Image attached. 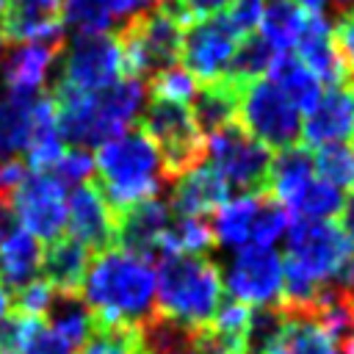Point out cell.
Masks as SVG:
<instances>
[{
	"instance_id": "6da1fadb",
	"label": "cell",
	"mask_w": 354,
	"mask_h": 354,
	"mask_svg": "<svg viewBox=\"0 0 354 354\" xmlns=\"http://www.w3.org/2000/svg\"><path fill=\"white\" fill-rule=\"evenodd\" d=\"M80 299L102 326H141L155 310V268L119 246L91 257Z\"/></svg>"
},
{
	"instance_id": "7a4b0ae2",
	"label": "cell",
	"mask_w": 354,
	"mask_h": 354,
	"mask_svg": "<svg viewBox=\"0 0 354 354\" xmlns=\"http://www.w3.org/2000/svg\"><path fill=\"white\" fill-rule=\"evenodd\" d=\"M50 97L55 102L64 144L88 149L102 147L105 141L127 130V124L138 116L144 105V86L141 80L122 77L100 94H83L55 86Z\"/></svg>"
},
{
	"instance_id": "3957f363",
	"label": "cell",
	"mask_w": 354,
	"mask_h": 354,
	"mask_svg": "<svg viewBox=\"0 0 354 354\" xmlns=\"http://www.w3.org/2000/svg\"><path fill=\"white\" fill-rule=\"evenodd\" d=\"M94 169L100 171L97 188L116 216L138 202L155 199L163 180L158 147L141 127L124 130L97 147Z\"/></svg>"
},
{
	"instance_id": "277c9868",
	"label": "cell",
	"mask_w": 354,
	"mask_h": 354,
	"mask_svg": "<svg viewBox=\"0 0 354 354\" xmlns=\"http://www.w3.org/2000/svg\"><path fill=\"white\" fill-rule=\"evenodd\" d=\"M224 299L221 271L210 257L169 254L155 271V310L183 326H207Z\"/></svg>"
},
{
	"instance_id": "5b68a950",
	"label": "cell",
	"mask_w": 354,
	"mask_h": 354,
	"mask_svg": "<svg viewBox=\"0 0 354 354\" xmlns=\"http://www.w3.org/2000/svg\"><path fill=\"white\" fill-rule=\"evenodd\" d=\"M188 25L191 19L174 0L155 3V8H144L124 19L113 33L122 55V75L133 80H152L163 69L174 66L180 61Z\"/></svg>"
},
{
	"instance_id": "8992f818",
	"label": "cell",
	"mask_w": 354,
	"mask_h": 354,
	"mask_svg": "<svg viewBox=\"0 0 354 354\" xmlns=\"http://www.w3.org/2000/svg\"><path fill=\"white\" fill-rule=\"evenodd\" d=\"M138 127L158 147L163 177L177 180V177H183L185 171H191L194 166H199L205 160L207 138L196 127L194 113H191L188 105L152 97V102L147 105Z\"/></svg>"
},
{
	"instance_id": "52a82bcc",
	"label": "cell",
	"mask_w": 354,
	"mask_h": 354,
	"mask_svg": "<svg viewBox=\"0 0 354 354\" xmlns=\"http://www.w3.org/2000/svg\"><path fill=\"white\" fill-rule=\"evenodd\" d=\"M238 124L268 149H290L301 144L299 111L268 80H254L241 91Z\"/></svg>"
},
{
	"instance_id": "ba28073f",
	"label": "cell",
	"mask_w": 354,
	"mask_h": 354,
	"mask_svg": "<svg viewBox=\"0 0 354 354\" xmlns=\"http://www.w3.org/2000/svg\"><path fill=\"white\" fill-rule=\"evenodd\" d=\"M207 152L210 166L227 180L230 188H238L243 194H260L268 188V171H271V149L254 141L238 122L207 136Z\"/></svg>"
},
{
	"instance_id": "9c48e42d",
	"label": "cell",
	"mask_w": 354,
	"mask_h": 354,
	"mask_svg": "<svg viewBox=\"0 0 354 354\" xmlns=\"http://www.w3.org/2000/svg\"><path fill=\"white\" fill-rule=\"evenodd\" d=\"M61 88L83 91V94H100L111 88L116 80H122V55L116 36L97 33V36H75V41L61 50Z\"/></svg>"
},
{
	"instance_id": "30bf717a",
	"label": "cell",
	"mask_w": 354,
	"mask_h": 354,
	"mask_svg": "<svg viewBox=\"0 0 354 354\" xmlns=\"http://www.w3.org/2000/svg\"><path fill=\"white\" fill-rule=\"evenodd\" d=\"M282 257L271 246H243L221 277L230 299L246 307H271L282 299Z\"/></svg>"
},
{
	"instance_id": "8fae6325",
	"label": "cell",
	"mask_w": 354,
	"mask_h": 354,
	"mask_svg": "<svg viewBox=\"0 0 354 354\" xmlns=\"http://www.w3.org/2000/svg\"><path fill=\"white\" fill-rule=\"evenodd\" d=\"M241 36L235 33V28L227 22L224 14L218 17H207V19H196L185 28L183 36V69L202 83H213L218 77L227 75V66L232 61V53L238 47Z\"/></svg>"
},
{
	"instance_id": "7c38bea8",
	"label": "cell",
	"mask_w": 354,
	"mask_h": 354,
	"mask_svg": "<svg viewBox=\"0 0 354 354\" xmlns=\"http://www.w3.org/2000/svg\"><path fill=\"white\" fill-rule=\"evenodd\" d=\"M19 230L36 241H53L66 227V188L50 174L25 177L22 185L8 199Z\"/></svg>"
},
{
	"instance_id": "4fadbf2b",
	"label": "cell",
	"mask_w": 354,
	"mask_h": 354,
	"mask_svg": "<svg viewBox=\"0 0 354 354\" xmlns=\"http://www.w3.org/2000/svg\"><path fill=\"white\" fill-rule=\"evenodd\" d=\"M66 227L69 235L91 254L116 246V213L105 202L97 183H83L72 188L66 199Z\"/></svg>"
},
{
	"instance_id": "5bb4252c",
	"label": "cell",
	"mask_w": 354,
	"mask_h": 354,
	"mask_svg": "<svg viewBox=\"0 0 354 354\" xmlns=\"http://www.w3.org/2000/svg\"><path fill=\"white\" fill-rule=\"evenodd\" d=\"M171 205L163 199H147L116 216V246L152 263L160 257L163 238L171 227Z\"/></svg>"
},
{
	"instance_id": "9a60e30c",
	"label": "cell",
	"mask_w": 354,
	"mask_h": 354,
	"mask_svg": "<svg viewBox=\"0 0 354 354\" xmlns=\"http://www.w3.org/2000/svg\"><path fill=\"white\" fill-rule=\"evenodd\" d=\"M348 141H354V91L348 86H335L321 94L318 105L307 113L301 124V147L318 149Z\"/></svg>"
},
{
	"instance_id": "2e32d148",
	"label": "cell",
	"mask_w": 354,
	"mask_h": 354,
	"mask_svg": "<svg viewBox=\"0 0 354 354\" xmlns=\"http://www.w3.org/2000/svg\"><path fill=\"white\" fill-rule=\"evenodd\" d=\"M64 0H11L3 17V39L30 44H64Z\"/></svg>"
},
{
	"instance_id": "e0dca14e",
	"label": "cell",
	"mask_w": 354,
	"mask_h": 354,
	"mask_svg": "<svg viewBox=\"0 0 354 354\" xmlns=\"http://www.w3.org/2000/svg\"><path fill=\"white\" fill-rule=\"evenodd\" d=\"M296 58L318 77V83H326L329 88L348 86V72L337 55L335 36L324 14H307L304 28L296 39Z\"/></svg>"
},
{
	"instance_id": "ac0fdd59",
	"label": "cell",
	"mask_w": 354,
	"mask_h": 354,
	"mask_svg": "<svg viewBox=\"0 0 354 354\" xmlns=\"http://www.w3.org/2000/svg\"><path fill=\"white\" fill-rule=\"evenodd\" d=\"M230 199V185L227 180L210 166L199 163L183 177L174 180V194H171V210L177 216H196L205 218L207 213H216L224 202Z\"/></svg>"
},
{
	"instance_id": "d6986e66",
	"label": "cell",
	"mask_w": 354,
	"mask_h": 354,
	"mask_svg": "<svg viewBox=\"0 0 354 354\" xmlns=\"http://www.w3.org/2000/svg\"><path fill=\"white\" fill-rule=\"evenodd\" d=\"M61 50H64V44H41V41L19 44L17 50H11L0 66L8 94L36 97V91L44 86V80L50 75V66L61 55Z\"/></svg>"
},
{
	"instance_id": "ffe728a7",
	"label": "cell",
	"mask_w": 354,
	"mask_h": 354,
	"mask_svg": "<svg viewBox=\"0 0 354 354\" xmlns=\"http://www.w3.org/2000/svg\"><path fill=\"white\" fill-rule=\"evenodd\" d=\"M91 263V252L77 243L72 235H58L41 252V271L44 282L55 293H80L86 271Z\"/></svg>"
},
{
	"instance_id": "44dd1931",
	"label": "cell",
	"mask_w": 354,
	"mask_h": 354,
	"mask_svg": "<svg viewBox=\"0 0 354 354\" xmlns=\"http://www.w3.org/2000/svg\"><path fill=\"white\" fill-rule=\"evenodd\" d=\"M66 144L58 130V116H55V102L50 94H36L30 102V136H28V163L39 174H50L58 158L64 155Z\"/></svg>"
},
{
	"instance_id": "7402d4cb",
	"label": "cell",
	"mask_w": 354,
	"mask_h": 354,
	"mask_svg": "<svg viewBox=\"0 0 354 354\" xmlns=\"http://www.w3.org/2000/svg\"><path fill=\"white\" fill-rule=\"evenodd\" d=\"M241 91L243 86L232 83L230 77H218L213 83H202L194 102V122L202 130V136H213L230 124L238 122V108H241Z\"/></svg>"
},
{
	"instance_id": "603a6c76",
	"label": "cell",
	"mask_w": 354,
	"mask_h": 354,
	"mask_svg": "<svg viewBox=\"0 0 354 354\" xmlns=\"http://www.w3.org/2000/svg\"><path fill=\"white\" fill-rule=\"evenodd\" d=\"M41 268V246L33 235L14 227L8 235L0 238V285L8 290H19L30 279H36V271Z\"/></svg>"
},
{
	"instance_id": "cb8c5ba5",
	"label": "cell",
	"mask_w": 354,
	"mask_h": 354,
	"mask_svg": "<svg viewBox=\"0 0 354 354\" xmlns=\"http://www.w3.org/2000/svg\"><path fill=\"white\" fill-rule=\"evenodd\" d=\"M268 83H274L288 100L290 105L301 113H310L318 100H321V83L318 77L290 53H277L268 69Z\"/></svg>"
},
{
	"instance_id": "d4e9b609",
	"label": "cell",
	"mask_w": 354,
	"mask_h": 354,
	"mask_svg": "<svg viewBox=\"0 0 354 354\" xmlns=\"http://www.w3.org/2000/svg\"><path fill=\"white\" fill-rule=\"evenodd\" d=\"M315 177L313 169V155L307 147L296 144L290 149H282L274 160H271V171H268V194L282 202L285 207L301 194V188Z\"/></svg>"
},
{
	"instance_id": "484cf974",
	"label": "cell",
	"mask_w": 354,
	"mask_h": 354,
	"mask_svg": "<svg viewBox=\"0 0 354 354\" xmlns=\"http://www.w3.org/2000/svg\"><path fill=\"white\" fill-rule=\"evenodd\" d=\"M285 329L268 354H340V343L318 321L290 310H285Z\"/></svg>"
},
{
	"instance_id": "4316f807",
	"label": "cell",
	"mask_w": 354,
	"mask_h": 354,
	"mask_svg": "<svg viewBox=\"0 0 354 354\" xmlns=\"http://www.w3.org/2000/svg\"><path fill=\"white\" fill-rule=\"evenodd\" d=\"M260 194H241L235 199H227L216 210V218L210 224L216 243H221L227 249H243L252 243V224H254Z\"/></svg>"
},
{
	"instance_id": "83f0119b",
	"label": "cell",
	"mask_w": 354,
	"mask_h": 354,
	"mask_svg": "<svg viewBox=\"0 0 354 354\" xmlns=\"http://www.w3.org/2000/svg\"><path fill=\"white\" fill-rule=\"evenodd\" d=\"M44 324L53 332H58L61 337H66L75 348L83 346L97 326L91 310L80 299V293H55V299L44 315Z\"/></svg>"
},
{
	"instance_id": "f1b7e54d",
	"label": "cell",
	"mask_w": 354,
	"mask_h": 354,
	"mask_svg": "<svg viewBox=\"0 0 354 354\" xmlns=\"http://www.w3.org/2000/svg\"><path fill=\"white\" fill-rule=\"evenodd\" d=\"M304 19H307V11H301L296 3H290V0H266L257 33L271 44L274 53H288L290 47H296V39L304 28Z\"/></svg>"
},
{
	"instance_id": "f546056e",
	"label": "cell",
	"mask_w": 354,
	"mask_h": 354,
	"mask_svg": "<svg viewBox=\"0 0 354 354\" xmlns=\"http://www.w3.org/2000/svg\"><path fill=\"white\" fill-rule=\"evenodd\" d=\"M216 238H213V227L205 218L196 216H174L171 227L163 238V249L160 257L169 254H185V257H207V252L213 249Z\"/></svg>"
},
{
	"instance_id": "4dcf8cb0",
	"label": "cell",
	"mask_w": 354,
	"mask_h": 354,
	"mask_svg": "<svg viewBox=\"0 0 354 354\" xmlns=\"http://www.w3.org/2000/svg\"><path fill=\"white\" fill-rule=\"evenodd\" d=\"M30 102L33 97H0V160L25 152L30 136Z\"/></svg>"
},
{
	"instance_id": "1f68e13d",
	"label": "cell",
	"mask_w": 354,
	"mask_h": 354,
	"mask_svg": "<svg viewBox=\"0 0 354 354\" xmlns=\"http://www.w3.org/2000/svg\"><path fill=\"white\" fill-rule=\"evenodd\" d=\"M274 55L277 53L271 50V44L260 33H249L238 41L224 77H230L238 86H249L254 80H263V75H268V69H271Z\"/></svg>"
},
{
	"instance_id": "d6a6232c",
	"label": "cell",
	"mask_w": 354,
	"mask_h": 354,
	"mask_svg": "<svg viewBox=\"0 0 354 354\" xmlns=\"http://www.w3.org/2000/svg\"><path fill=\"white\" fill-rule=\"evenodd\" d=\"M343 210V196L335 185L313 177L301 194L288 205V213L296 218H307V221H329L332 216H337Z\"/></svg>"
},
{
	"instance_id": "836d02e7",
	"label": "cell",
	"mask_w": 354,
	"mask_h": 354,
	"mask_svg": "<svg viewBox=\"0 0 354 354\" xmlns=\"http://www.w3.org/2000/svg\"><path fill=\"white\" fill-rule=\"evenodd\" d=\"M313 169L318 180L340 188L354 191V141L348 144H326L318 147L313 155Z\"/></svg>"
},
{
	"instance_id": "e575fe53",
	"label": "cell",
	"mask_w": 354,
	"mask_h": 354,
	"mask_svg": "<svg viewBox=\"0 0 354 354\" xmlns=\"http://www.w3.org/2000/svg\"><path fill=\"white\" fill-rule=\"evenodd\" d=\"M80 354H149L141 326H102L97 324Z\"/></svg>"
},
{
	"instance_id": "d590c367",
	"label": "cell",
	"mask_w": 354,
	"mask_h": 354,
	"mask_svg": "<svg viewBox=\"0 0 354 354\" xmlns=\"http://www.w3.org/2000/svg\"><path fill=\"white\" fill-rule=\"evenodd\" d=\"M290 227V213L282 202H277L268 191L260 194L257 202V213H254V224H252V243L249 246H271L288 232Z\"/></svg>"
},
{
	"instance_id": "8d00e7d4",
	"label": "cell",
	"mask_w": 354,
	"mask_h": 354,
	"mask_svg": "<svg viewBox=\"0 0 354 354\" xmlns=\"http://www.w3.org/2000/svg\"><path fill=\"white\" fill-rule=\"evenodd\" d=\"M41 318L25 315L19 310H8L0 321V354H25L36 332L41 329Z\"/></svg>"
},
{
	"instance_id": "74e56055",
	"label": "cell",
	"mask_w": 354,
	"mask_h": 354,
	"mask_svg": "<svg viewBox=\"0 0 354 354\" xmlns=\"http://www.w3.org/2000/svg\"><path fill=\"white\" fill-rule=\"evenodd\" d=\"M149 88H152V94L160 97V100H171V102L188 105V102L196 97L199 83H196L183 66H169V69H163L160 75H155V77L149 80Z\"/></svg>"
},
{
	"instance_id": "f35d334b",
	"label": "cell",
	"mask_w": 354,
	"mask_h": 354,
	"mask_svg": "<svg viewBox=\"0 0 354 354\" xmlns=\"http://www.w3.org/2000/svg\"><path fill=\"white\" fill-rule=\"evenodd\" d=\"M91 171H94V158L88 155V149L69 147V149H64V155H61L58 163L53 166L50 177H55L64 188H66V185L77 188V185H83V183L91 177Z\"/></svg>"
},
{
	"instance_id": "ab89813d",
	"label": "cell",
	"mask_w": 354,
	"mask_h": 354,
	"mask_svg": "<svg viewBox=\"0 0 354 354\" xmlns=\"http://www.w3.org/2000/svg\"><path fill=\"white\" fill-rule=\"evenodd\" d=\"M53 299H55V290H53L44 279H30V282L22 285L19 290H14V304H17L14 310H19V313H25V315H36V318L44 321V315H47Z\"/></svg>"
},
{
	"instance_id": "60d3db41",
	"label": "cell",
	"mask_w": 354,
	"mask_h": 354,
	"mask_svg": "<svg viewBox=\"0 0 354 354\" xmlns=\"http://www.w3.org/2000/svg\"><path fill=\"white\" fill-rule=\"evenodd\" d=\"M263 8H266V0H235L224 17L235 28V33L243 39L249 33H257V25L263 19Z\"/></svg>"
},
{
	"instance_id": "b9f144b4",
	"label": "cell",
	"mask_w": 354,
	"mask_h": 354,
	"mask_svg": "<svg viewBox=\"0 0 354 354\" xmlns=\"http://www.w3.org/2000/svg\"><path fill=\"white\" fill-rule=\"evenodd\" d=\"M335 36V47H337V55L348 72V83L354 80V11L351 14H343V19L337 22V28L332 30Z\"/></svg>"
},
{
	"instance_id": "7bdbcfd3",
	"label": "cell",
	"mask_w": 354,
	"mask_h": 354,
	"mask_svg": "<svg viewBox=\"0 0 354 354\" xmlns=\"http://www.w3.org/2000/svg\"><path fill=\"white\" fill-rule=\"evenodd\" d=\"M25 354H75V346L66 337H61L58 332H53L47 324H41V329L36 332V337L30 340Z\"/></svg>"
},
{
	"instance_id": "ee69618b",
	"label": "cell",
	"mask_w": 354,
	"mask_h": 354,
	"mask_svg": "<svg viewBox=\"0 0 354 354\" xmlns=\"http://www.w3.org/2000/svg\"><path fill=\"white\" fill-rule=\"evenodd\" d=\"M174 3L183 8V14L191 22H196V19H207V17L224 14L235 0H174Z\"/></svg>"
},
{
	"instance_id": "f6af8a7d",
	"label": "cell",
	"mask_w": 354,
	"mask_h": 354,
	"mask_svg": "<svg viewBox=\"0 0 354 354\" xmlns=\"http://www.w3.org/2000/svg\"><path fill=\"white\" fill-rule=\"evenodd\" d=\"M25 163L11 158V160H0V202H8L14 196V191L22 185L25 180Z\"/></svg>"
},
{
	"instance_id": "bcb514c9",
	"label": "cell",
	"mask_w": 354,
	"mask_h": 354,
	"mask_svg": "<svg viewBox=\"0 0 354 354\" xmlns=\"http://www.w3.org/2000/svg\"><path fill=\"white\" fill-rule=\"evenodd\" d=\"M97 3L102 6V11L111 19H119V17L130 19V17H136L138 11L147 8V0H97Z\"/></svg>"
},
{
	"instance_id": "7dc6e473",
	"label": "cell",
	"mask_w": 354,
	"mask_h": 354,
	"mask_svg": "<svg viewBox=\"0 0 354 354\" xmlns=\"http://www.w3.org/2000/svg\"><path fill=\"white\" fill-rule=\"evenodd\" d=\"M340 230L346 232V238H348L351 246H354V194L343 202V210H340Z\"/></svg>"
},
{
	"instance_id": "c3c4849f",
	"label": "cell",
	"mask_w": 354,
	"mask_h": 354,
	"mask_svg": "<svg viewBox=\"0 0 354 354\" xmlns=\"http://www.w3.org/2000/svg\"><path fill=\"white\" fill-rule=\"evenodd\" d=\"M14 230V213H11V205L8 202H0V238L8 235Z\"/></svg>"
},
{
	"instance_id": "681fc988",
	"label": "cell",
	"mask_w": 354,
	"mask_h": 354,
	"mask_svg": "<svg viewBox=\"0 0 354 354\" xmlns=\"http://www.w3.org/2000/svg\"><path fill=\"white\" fill-rule=\"evenodd\" d=\"M290 3H296L301 11H307V14H321V8H324V3L326 0H290Z\"/></svg>"
},
{
	"instance_id": "f907efd6",
	"label": "cell",
	"mask_w": 354,
	"mask_h": 354,
	"mask_svg": "<svg viewBox=\"0 0 354 354\" xmlns=\"http://www.w3.org/2000/svg\"><path fill=\"white\" fill-rule=\"evenodd\" d=\"M6 313H8V290L0 285V321L6 318Z\"/></svg>"
},
{
	"instance_id": "816d5d0a",
	"label": "cell",
	"mask_w": 354,
	"mask_h": 354,
	"mask_svg": "<svg viewBox=\"0 0 354 354\" xmlns=\"http://www.w3.org/2000/svg\"><path fill=\"white\" fill-rule=\"evenodd\" d=\"M340 351H343V354H354V337H346V340L340 343Z\"/></svg>"
},
{
	"instance_id": "f5cc1de1",
	"label": "cell",
	"mask_w": 354,
	"mask_h": 354,
	"mask_svg": "<svg viewBox=\"0 0 354 354\" xmlns=\"http://www.w3.org/2000/svg\"><path fill=\"white\" fill-rule=\"evenodd\" d=\"M354 0H335V6H337V11H346L348 6H351Z\"/></svg>"
},
{
	"instance_id": "db71d44e",
	"label": "cell",
	"mask_w": 354,
	"mask_h": 354,
	"mask_svg": "<svg viewBox=\"0 0 354 354\" xmlns=\"http://www.w3.org/2000/svg\"><path fill=\"white\" fill-rule=\"evenodd\" d=\"M8 3H11V0H0V22H3V17H6V11H8Z\"/></svg>"
},
{
	"instance_id": "11a10c76",
	"label": "cell",
	"mask_w": 354,
	"mask_h": 354,
	"mask_svg": "<svg viewBox=\"0 0 354 354\" xmlns=\"http://www.w3.org/2000/svg\"><path fill=\"white\" fill-rule=\"evenodd\" d=\"M346 299H348V304H351V310H354V290H351V293H348Z\"/></svg>"
},
{
	"instance_id": "9f6ffc18",
	"label": "cell",
	"mask_w": 354,
	"mask_h": 354,
	"mask_svg": "<svg viewBox=\"0 0 354 354\" xmlns=\"http://www.w3.org/2000/svg\"><path fill=\"white\" fill-rule=\"evenodd\" d=\"M3 41H6V39H3V33H0V53H3Z\"/></svg>"
},
{
	"instance_id": "6f0895ef",
	"label": "cell",
	"mask_w": 354,
	"mask_h": 354,
	"mask_svg": "<svg viewBox=\"0 0 354 354\" xmlns=\"http://www.w3.org/2000/svg\"><path fill=\"white\" fill-rule=\"evenodd\" d=\"M158 3H166V0H158Z\"/></svg>"
},
{
	"instance_id": "680465c9",
	"label": "cell",
	"mask_w": 354,
	"mask_h": 354,
	"mask_svg": "<svg viewBox=\"0 0 354 354\" xmlns=\"http://www.w3.org/2000/svg\"><path fill=\"white\" fill-rule=\"evenodd\" d=\"M351 337H354V332H351Z\"/></svg>"
}]
</instances>
